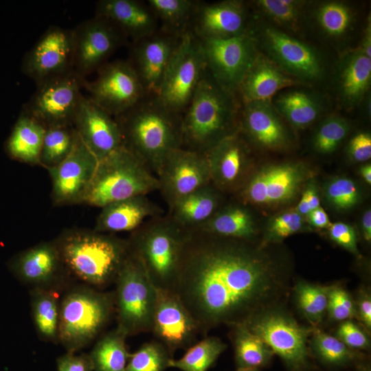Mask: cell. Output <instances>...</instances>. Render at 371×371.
I'll return each mask as SVG.
<instances>
[{"label":"cell","mask_w":371,"mask_h":371,"mask_svg":"<svg viewBox=\"0 0 371 371\" xmlns=\"http://www.w3.org/2000/svg\"><path fill=\"white\" fill-rule=\"evenodd\" d=\"M59 293L44 289H30L32 321L42 341L58 343Z\"/></svg>","instance_id":"d590c367"},{"label":"cell","mask_w":371,"mask_h":371,"mask_svg":"<svg viewBox=\"0 0 371 371\" xmlns=\"http://www.w3.org/2000/svg\"><path fill=\"white\" fill-rule=\"evenodd\" d=\"M280 285L271 262L250 242L189 230L173 291L205 335L245 323Z\"/></svg>","instance_id":"6da1fadb"},{"label":"cell","mask_w":371,"mask_h":371,"mask_svg":"<svg viewBox=\"0 0 371 371\" xmlns=\"http://www.w3.org/2000/svg\"><path fill=\"white\" fill-rule=\"evenodd\" d=\"M115 314L114 293L82 284L64 293L60 302L58 343L75 353L91 344Z\"/></svg>","instance_id":"8992f818"},{"label":"cell","mask_w":371,"mask_h":371,"mask_svg":"<svg viewBox=\"0 0 371 371\" xmlns=\"http://www.w3.org/2000/svg\"><path fill=\"white\" fill-rule=\"evenodd\" d=\"M273 100L271 103L280 116L298 128L315 122L324 108L323 100L318 94L302 89L282 91Z\"/></svg>","instance_id":"836d02e7"},{"label":"cell","mask_w":371,"mask_h":371,"mask_svg":"<svg viewBox=\"0 0 371 371\" xmlns=\"http://www.w3.org/2000/svg\"><path fill=\"white\" fill-rule=\"evenodd\" d=\"M360 371H370V369H368V368L362 367L361 368Z\"/></svg>","instance_id":"be15d7a7"},{"label":"cell","mask_w":371,"mask_h":371,"mask_svg":"<svg viewBox=\"0 0 371 371\" xmlns=\"http://www.w3.org/2000/svg\"><path fill=\"white\" fill-rule=\"evenodd\" d=\"M157 177L159 191L168 206L211 183L205 154L180 147L171 152Z\"/></svg>","instance_id":"2e32d148"},{"label":"cell","mask_w":371,"mask_h":371,"mask_svg":"<svg viewBox=\"0 0 371 371\" xmlns=\"http://www.w3.org/2000/svg\"><path fill=\"white\" fill-rule=\"evenodd\" d=\"M180 36L161 29L133 43L128 60L147 95H157Z\"/></svg>","instance_id":"603a6c76"},{"label":"cell","mask_w":371,"mask_h":371,"mask_svg":"<svg viewBox=\"0 0 371 371\" xmlns=\"http://www.w3.org/2000/svg\"><path fill=\"white\" fill-rule=\"evenodd\" d=\"M12 273L32 289L60 292L71 278L54 240L41 242L14 256L8 263Z\"/></svg>","instance_id":"ac0fdd59"},{"label":"cell","mask_w":371,"mask_h":371,"mask_svg":"<svg viewBox=\"0 0 371 371\" xmlns=\"http://www.w3.org/2000/svg\"><path fill=\"white\" fill-rule=\"evenodd\" d=\"M311 346L317 357L324 363L341 366L355 359V353L336 337L318 328H313Z\"/></svg>","instance_id":"ee69618b"},{"label":"cell","mask_w":371,"mask_h":371,"mask_svg":"<svg viewBox=\"0 0 371 371\" xmlns=\"http://www.w3.org/2000/svg\"><path fill=\"white\" fill-rule=\"evenodd\" d=\"M163 214L162 209L147 195H138L102 207L93 230L111 234L132 232L146 220Z\"/></svg>","instance_id":"83f0119b"},{"label":"cell","mask_w":371,"mask_h":371,"mask_svg":"<svg viewBox=\"0 0 371 371\" xmlns=\"http://www.w3.org/2000/svg\"><path fill=\"white\" fill-rule=\"evenodd\" d=\"M72 125L98 161L124 145L115 118L84 95L78 104Z\"/></svg>","instance_id":"d4e9b609"},{"label":"cell","mask_w":371,"mask_h":371,"mask_svg":"<svg viewBox=\"0 0 371 371\" xmlns=\"http://www.w3.org/2000/svg\"><path fill=\"white\" fill-rule=\"evenodd\" d=\"M361 227L365 240L368 242L371 240V211L367 210L361 218Z\"/></svg>","instance_id":"91938a15"},{"label":"cell","mask_w":371,"mask_h":371,"mask_svg":"<svg viewBox=\"0 0 371 371\" xmlns=\"http://www.w3.org/2000/svg\"><path fill=\"white\" fill-rule=\"evenodd\" d=\"M199 41L209 74L223 89L236 93L260 52L254 36L249 32L229 38Z\"/></svg>","instance_id":"7c38bea8"},{"label":"cell","mask_w":371,"mask_h":371,"mask_svg":"<svg viewBox=\"0 0 371 371\" xmlns=\"http://www.w3.org/2000/svg\"><path fill=\"white\" fill-rule=\"evenodd\" d=\"M98 163V159L77 133L69 155L58 166L47 169L52 181L54 205L82 203Z\"/></svg>","instance_id":"d6986e66"},{"label":"cell","mask_w":371,"mask_h":371,"mask_svg":"<svg viewBox=\"0 0 371 371\" xmlns=\"http://www.w3.org/2000/svg\"><path fill=\"white\" fill-rule=\"evenodd\" d=\"M93 81L83 80L89 98L114 117L128 111L146 95L129 60L106 63Z\"/></svg>","instance_id":"4fadbf2b"},{"label":"cell","mask_w":371,"mask_h":371,"mask_svg":"<svg viewBox=\"0 0 371 371\" xmlns=\"http://www.w3.org/2000/svg\"><path fill=\"white\" fill-rule=\"evenodd\" d=\"M227 345L217 337H206L189 347L179 359H171L169 368L181 371H207Z\"/></svg>","instance_id":"f35d334b"},{"label":"cell","mask_w":371,"mask_h":371,"mask_svg":"<svg viewBox=\"0 0 371 371\" xmlns=\"http://www.w3.org/2000/svg\"><path fill=\"white\" fill-rule=\"evenodd\" d=\"M223 194L211 183L177 201L167 214L186 230L198 228L223 205Z\"/></svg>","instance_id":"4dcf8cb0"},{"label":"cell","mask_w":371,"mask_h":371,"mask_svg":"<svg viewBox=\"0 0 371 371\" xmlns=\"http://www.w3.org/2000/svg\"><path fill=\"white\" fill-rule=\"evenodd\" d=\"M247 4L239 0L199 1L189 29L199 40L225 39L250 32Z\"/></svg>","instance_id":"44dd1931"},{"label":"cell","mask_w":371,"mask_h":371,"mask_svg":"<svg viewBox=\"0 0 371 371\" xmlns=\"http://www.w3.org/2000/svg\"><path fill=\"white\" fill-rule=\"evenodd\" d=\"M72 29L49 26L25 55L22 72L36 85L73 71Z\"/></svg>","instance_id":"e0dca14e"},{"label":"cell","mask_w":371,"mask_h":371,"mask_svg":"<svg viewBox=\"0 0 371 371\" xmlns=\"http://www.w3.org/2000/svg\"><path fill=\"white\" fill-rule=\"evenodd\" d=\"M84 80L72 71L37 85L23 111L45 128L72 125Z\"/></svg>","instance_id":"5bb4252c"},{"label":"cell","mask_w":371,"mask_h":371,"mask_svg":"<svg viewBox=\"0 0 371 371\" xmlns=\"http://www.w3.org/2000/svg\"><path fill=\"white\" fill-rule=\"evenodd\" d=\"M58 371H93L89 354L66 352L57 359Z\"/></svg>","instance_id":"db71d44e"},{"label":"cell","mask_w":371,"mask_h":371,"mask_svg":"<svg viewBox=\"0 0 371 371\" xmlns=\"http://www.w3.org/2000/svg\"><path fill=\"white\" fill-rule=\"evenodd\" d=\"M188 232L167 214L150 218L131 232L129 249L156 289L173 291Z\"/></svg>","instance_id":"5b68a950"},{"label":"cell","mask_w":371,"mask_h":371,"mask_svg":"<svg viewBox=\"0 0 371 371\" xmlns=\"http://www.w3.org/2000/svg\"><path fill=\"white\" fill-rule=\"evenodd\" d=\"M95 15L110 21L133 43L158 31L157 16L147 3L139 1L100 0L96 3Z\"/></svg>","instance_id":"4316f807"},{"label":"cell","mask_w":371,"mask_h":371,"mask_svg":"<svg viewBox=\"0 0 371 371\" xmlns=\"http://www.w3.org/2000/svg\"><path fill=\"white\" fill-rule=\"evenodd\" d=\"M205 70L200 41L190 31L184 32L180 36L156 97L167 109L181 115Z\"/></svg>","instance_id":"9c48e42d"},{"label":"cell","mask_w":371,"mask_h":371,"mask_svg":"<svg viewBox=\"0 0 371 371\" xmlns=\"http://www.w3.org/2000/svg\"><path fill=\"white\" fill-rule=\"evenodd\" d=\"M362 54L371 58V22L370 17L367 21L363 36L359 47L357 48Z\"/></svg>","instance_id":"6f0895ef"},{"label":"cell","mask_w":371,"mask_h":371,"mask_svg":"<svg viewBox=\"0 0 371 371\" xmlns=\"http://www.w3.org/2000/svg\"><path fill=\"white\" fill-rule=\"evenodd\" d=\"M330 286L315 285L306 282H298L295 289V295L298 308L311 323H319L328 305Z\"/></svg>","instance_id":"7bdbcfd3"},{"label":"cell","mask_w":371,"mask_h":371,"mask_svg":"<svg viewBox=\"0 0 371 371\" xmlns=\"http://www.w3.org/2000/svg\"><path fill=\"white\" fill-rule=\"evenodd\" d=\"M115 118L124 146L156 176L168 155L182 147L181 115L167 109L156 96L145 95Z\"/></svg>","instance_id":"3957f363"},{"label":"cell","mask_w":371,"mask_h":371,"mask_svg":"<svg viewBox=\"0 0 371 371\" xmlns=\"http://www.w3.org/2000/svg\"><path fill=\"white\" fill-rule=\"evenodd\" d=\"M303 219L297 211H289L276 216L271 222L269 232L273 238L282 239L300 231Z\"/></svg>","instance_id":"681fc988"},{"label":"cell","mask_w":371,"mask_h":371,"mask_svg":"<svg viewBox=\"0 0 371 371\" xmlns=\"http://www.w3.org/2000/svg\"><path fill=\"white\" fill-rule=\"evenodd\" d=\"M252 4L259 13L276 24V27L296 32L300 28L309 2L302 0H256Z\"/></svg>","instance_id":"60d3db41"},{"label":"cell","mask_w":371,"mask_h":371,"mask_svg":"<svg viewBox=\"0 0 371 371\" xmlns=\"http://www.w3.org/2000/svg\"><path fill=\"white\" fill-rule=\"evenodd\" d=\"M211 183L223 194L238 192L247 179L251 149L238 132L219 142L206 154Z\"/></svg>","instance_id":"cb8c5ba5"},{"label":"cell","mask_w":371,"mask_h":371,"mask_svg":"<svg viewBox=\"0 0 371 371\" xmlns=\"http://www.w3.org/2000/svg\"><path fill=\"white\" fill-rule=\"evenodd\" d=\"M304 179L300 166L272 165L250 175L237 193L247 205H276L290 200Z\"/></svg>","instance_id":"7402d4cb"},{"label":"cell","mask_w":371,"mask_h":371,"mask_svg":"<svg viewBox=\"0 0 371 371\" xmlns=\"http://www.w3.org/2000/svg\"><path fill=\"white\" fill-rule=\"evenodd\" d=\"M151 332L172 357L177 350L192 346L201 333L177 295L173 291L157 289Z\"/></svg>","instance_id":"ffe728a7"},{"label":"cell","mask_w":371,"mask_h":371,"mask_svg":"<svg viewBox=\"0 0 371 371\" xmlns=\"http://www.w3.org/2000/svg\"><path fill=\"white\" fill-rule=\"evenodd\" d=\"M350 158L357 162L366 161L371 157V135L368 132H359L350 140L348 148Z\"/></svg>","instance_id":"f5cc1de1"},{"label":"cell","mask_w":371,"mask_h":371,"mask_svg":"<svg viewBox=\"0 0 371 371\" xmlns=\"http://www.w3.org/2000/svg\"><path fill=\"white\" fill-rule=\"evenodd\" d=\"M298 83L260 52L243 78L237 93L240 96L242 103L271 102L278 91Z\"/></svg>","instance_id":"f1b7e54d"},{"label":"cell","mask_w":371,"mask_h":371,"mask_svg":"<svg viewBox=\"0 0 371 371\" xmlns=\"http://www.w3.org/2000/svg\"><path fill=\"white\" fill-rule=\"evenodd\" d=\"M193 230L250 242L257 229L253 214L247 205L240 201L223 204L208 221Z\"/></svg>","instance_id":"1f68e13d"},{"label":"cell","mask_w":371,"mask_h":371,"mask_svg":"<svg viewBox=\"0 0 371 371\" xmlns=\"http://www.w3.org/2000/svg\"><path fill=\"white\" fill-rule=\"evenodd\" d=\"M73 71L81 78L97 71L126 38L108 19L95 15L72 29Z\"/></svg>","instance_id":"9a60e30c"},{"label":"cell","mask_w":371,"mask_h":371,"mask_svg":"<svg viewBox=\"0 0 371 371\" xmlns=\"http://www.w3.org/2000/svg\"><path fill=\"white\" fill-rule=\"evenodd\" d=\"M250 32L259 50L297 82L313 83L324 74V63L313 46L272 25H264Z\"/></svg>","instance_id":"30bf717a"},{"label":"cell","mask_w":371,"mask_h":371,"mask_svg":"<svg viewBox=\"0 0 371 371\" xmlns=\"http://www.w3.org/2000/svg\"><path fill=\"white\" fill-rule=\"evenodd\" d=\"M336 337L350 348L368 349L370 347V340L366 334L350 320L344 321L339 326Z\"/></svg>","instance_id":"f907efd6"},{"label":"cell","mask_w":371,"mask_h":371,"mask_svg":"<svg viewBox=\"0 0 371 371\" xmlns=\"http://www.w3.org/2000/svg\"><path fill=\"white\" fill-rule=\"evenodd\" d=\"M349 131L350 123L345 117L330 115L318 126L312 140L313 148L320 154H330L337 149Z\"/></svg>","instance_id":"f6af8a7d"},{"label":"cell","mask_w":371,"mask_h":371,"mask_svg":"<svg viewBox=\"0 0 371 371\" xmlns=\"http://www.w3.org/2000/svg\"><path fill=\"white\" fill-rule=\"evenodd\" d=\"M54 241L71 276L98 289L115 283L129 253L127 239L95 230L65 229Z\"/></svg>","instance_id":"277c9868"},{"label":"cell","mask_w":371,"mask_h":371,"mask_svg":"<svg viewBox=\"0 0 371 371\" xmlns=\"http://www.w3.org/2000/svg\"><path fill=\"white\" fill-rule=\"evenodd\" d=\"M327 311L335 321H344L354 317L356 308L349 293L339 286H330L328 295Z\"/></svg>","instance_id":"c3c4849f"},{"label":"cell","mask_w":371,"mask_h":371,"mask_svg":"<svg viewBox=\"0 0 371 371\" xmlns=\"http://www.w3.org/2000/svg\"><path fill=\"white\" fill-rule=\"evenodd\" d=\"M159 190L157 176L124 145L98 161L82 203L102 208L109 203Z\"/></svg>","instance_id":"52a82bcc"},{"label":"cell","mask_w":371,"mask_h":371,"mask_svg":"<svg viewBox=\"0 0 371 371\" xmlns=\"http://www.w3.org/2000/svg\"><path fill=\"white\" fill-rule=\"evenodd\" d=\"M239 132L248 143L269 150L286 148L289 132L271 102L242 103Z\"/></svg>","instance_id":"484cf974"},{"label":"cell","mask_w":371,"mask_h":371,"mask_svg":"<svg viewBox=\"0 0 371 371\" xmlns=\"http://www.w3.org/2000/svg\"><path fill=\"white\" fill-rule=\"evenodd\" d=\"M316 28L330 40H341L352 30L355 13L350 5L341 1L317 3L311 11Z\"/></svg>","instance_id":"e575fe53"},{"label":"cell","mask_w":371,"mask_h":371,"mask_svg":"<svg viewBox=\"0 0 371 371\" xmlns=\"http://www.w3.org/2000/svg\"><path fill=\"white\" fill-rule=\"evenodd\" d=\"M199 1L193 0H148L162 29L177 34L188 30L194 12Z\"/></svg>","instance_id":"ab89813d"},{"label":"cell","mask_w":371,"mask_h":371,"mask_svg":"<svg viewBox=\"0 0 371 371\" xmlns=\"http://www.w3.org/2000/svg\"><path fill=\"white\" fill-rule=\"evenodd\" d=\"M77 132L72 125L46 128L39 157V165L49 169L60 164L72 150Z\"/></svg>","instance_id":"b9f144b4"},{"label":"cell","mask_w":371,"mask_h":371,"mask_svg":"<svg viewBox=\"0 0 371 371\" xmlns=\"http://www.w3.org/2000/svg\"><path fill=\"white\" fill-rule=\"evenodd\" d=\"M241 106L236 93L221 87L206 69L181 114L182 147L206 154L239 132Z\"/></svg>","instance_id":"7a4b0ae2"},{"label":"cell","mask_w":371,"mask_h":371,"mask_svg":"<svg viewBox=\"0 0 371 371\" xmlns=\"http://www.w3.org/2000/svg\"><path fill=\"white\" fill-rule=\"evenodd\" d=\"M326 194L329 202L340 210L353 207L359 199V190L355 183L346 177L332 180L326 187Z\"/></svg>","instance_id":"7dc6e473"},{"label":"cell","mask_w":371,"mask_h":371,"mask_svg":"<svg viewBox=\"0 0 371 371\" xmlns=\"http://www.w3.org/2000/svg\"><path fill=\"white\" fill-rule=\"evenodd\" d=\"M236 371H258V369H254V368H238Z\"/></svg>","instance_id":"6125c7cd"},{"label":"cell","mask_w":371,"mask_h":371,"mask_svg":"<svg viewBox=\"0 0 371 371\" xmlns=\"http://www.w3.org/2000/svg\"><path fill=\"white\" fill-rule=\"evenodd\" d=\"M115 284L116 328L126 337L150 332L157 289L141 260L130 249Z\"/></svg>","instance_id":"ba28073f"},{"label":"cell","mask_w":371,"mask_h":371,"mask_svg":"<svg viewBox=\"0 0 371 371\" xmlns=\"http://www.w3.org/2000/svg\"><path fill=\"white\" fill-rule=\"evenodd\" d=\"M246 326L262 339L291 371H304L308 363V337L312 329L286 313L265 309L250 317Z\"/></svg>","instance_id":"8fae6325"},{"label":"cell","mask_w":371,"mask_h":371,"mask_svg":"<svg viewBox=\"0 0 371 371\" xmlns=\"http://www.w3.org/2000/svg\"><path fill=\"white\" fill-rule=\"evenodd\" d=\"M371 83V58L356 49L339 60L336 71V88L341 104L352 109L368 93Z\"/></svg>","instance_id":"f546056e"},{"label":"cell","mask_w":371,"mask_h":371,"mask_svg":"<svg viewBox=\"0 0 371 371\" xmlns=\"http://www.w3.org/2000/svg\"><path fill=\"white\" fill-rule=\"evenodd\" d=\"M307 216L310 223L315 227L328 228L331 224L328 216L320 206L311 210Z\"/></svg>","instance_id":"9f6ffc18"},{"label":"cell","mask_w":371,"mask_h":371,"mask_svg":"<svg viewBox=\"0 0 371 371\" xmlns=\"http://www.w3.org/2000/svg\"><path fill=\"white\" fill-rule=\"evenodd\" d=\"M330 238L348 251L358 254L357 241L355 229L343 222L331 223L328 227Z\"/></svg>","instance_id":"816d5d0a"},{"label":"cell","mask_w":371,"mask_h":371,"mask_svg":"<svg viewBox=\"0 0 371 371\" xmlns=\"http://www.w3.org/2000/svg\"><path fill=\"white\" fill-rule=\"evenodd\" d=\"M231 326V337L238 369H258L270 362L274 353L262 339L252 333L244 323Z\"/></svg>","instance_id":"8d00e7d4"},{"label":"cell","mask_w":371,"mask_h":371,"mask_svg":"<svg viewBox=\"0 0 371 371\" xmlns=\"http://www.w3.org/2000/svg\"><path fill=\"white\" fill-rule=\"evenodd\" d=\"M303 195L305 196L308 202L311 211L320 206L319 196L314 186L311 185L307 187L306 190L304 192Z\"/></svg>","instance_id":"680465c9"},{"label":"cell","mask_w":371,"mask_h":371,"mask_svg":"<svg viewBox=\"0 0 371 371\" xmlns=\"http://www.w3.org/2000/svg\"><path fill=\"white\" fill-rule=\"evenodd\" d=\"M126 337L115 328L96 341L89 353L93 371H124L131 355L126 344Z\"/></svg>","instance_id":"74e56055"},{"label":"cell","mask_w":371,"mask_h":371,"mask_svg":"<svg viewBox=\"0 0 371 371\" xmlns=\"http://www.w3.org/2000/svg\"><path fill=\"white\" fill-rule=\"evenodd\" d=\"M357 315L365 327L370 330L371 328V298L368 293H363L358 302Z\"/></svg>","instance_id":"11a10c76"},{"label":"cell","mask_w":371,"mask_h":371,"mask_svg":"<svg viewBox=\"0 0 371 371\" xmlns=\"http://www.w3.org/2000/svg\"><path fill=\"white\" fill-rule=\"evenodd\" d=\"M360 175L366 182L371 184V164H366L360 168Z\"/></svg>","instance_id":"94428289"},{"label":"cell","mask_w":371,"mask_h":371,"mask_svg":"<svg viewBox=\"0 0 371 371\" xmlns=\"http://www.w3.org/2000/svg\"><path fill=\"white\" fill-rule=\"evenodd\" d=\"M172 357L158 341L147 342L131 355L124 371H165Z\"/></svg>","instance_id":"bcb514c9"},{"label":"cell","mask_w":371,"mask_h":371,"mask_svg":"<svg viewBox=\"0 0 371 371\" xmlns=\"http://www.w3.org/2000/svg\"><path fill=\"white\" fill-rule=\"evenodd\" d=\"M46 128L22 110L5 143L12 159L30 165H39V157Z\"/></svg>","instance_id":"d6a6232c"}]
</instances>
